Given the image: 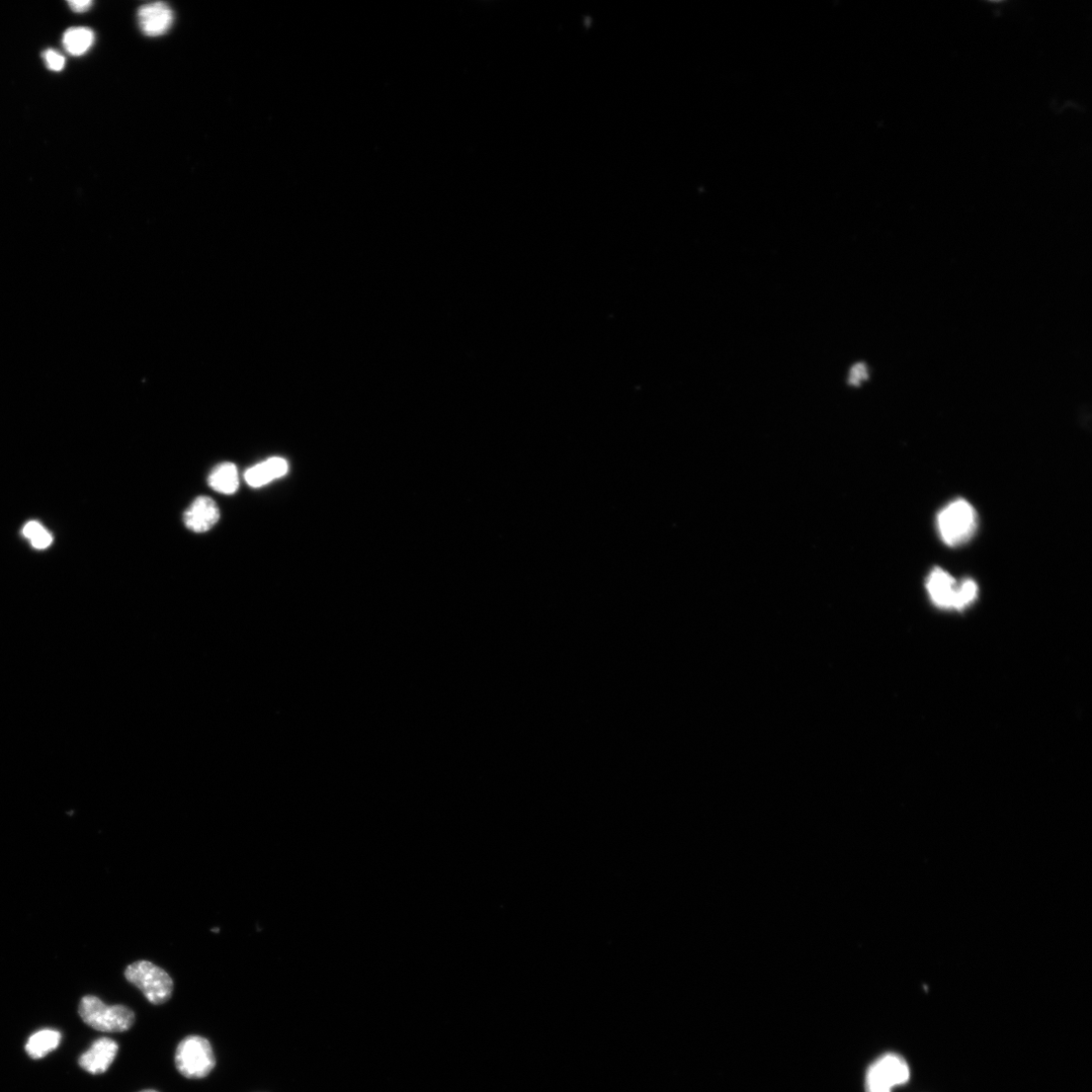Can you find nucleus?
<instances>
[{
    "label": "nucleus",
    "instance_id": "8",
    "mask_svg": "<svg viewBox=\"0 0 1092 1092\" xmlns=\"http://www.w3.org/2000/svg\"><path fill=\"white\" fill-rule=\"evenodd\" d=\"M219 520L220 511L216 502L205 496L197 498L184 516L186 527L197 534L209 532Z\"/></svg>",
    "mask_w": 1092,
    "mask_h": 1092
},
{
    "label": "nucleus",
    "instance_id": "1",
    "mask_svg": "<svg viewBox=\"0 0 1092 1092\" xmlns=\"http://www.w3.org/2000/svg\"><path fill=\"white\" fill-rule=\"evenodd\" d=\"M79 1015L91 1028L105 1033H123L132 1028L136 1017L129 1007L121 1004L108 1005L94 995L84 996L79 1005Z\"/></svg>",
    "mask_w": 1092,
    "mask_h": 1092
},
{
    "label": "nucleus",
    "instance_id": "7",
    "mask_svg": "<svg viewBox=\"0 0 1092 1092\" xmlns=\"http://www.w3.org/2000/svg\"><path fill=\"white\" fill-rule=\"evenodd\" d=\"M119 1051L118 1044L110 1038L97 1040L79 1059L82 1069L94 1074H103L113 1064Z\"/></svg>",
    "mask_w": 1092,
    "mask_h": 1092
},
{
    "label": "nucleus",
    "instance_id": "12",
    "mask_svg": "<svg viewBox=\"0 0 1092 1092\" xmlns=\"http://www.w3.org/2000/svg\"><path fill=\"white\" fill-rule=\"evenodd\" d=\"M210 487L223 494H233L238 490L239 477L235 465L224 463L216 467L209 477Z\"/></svg>",
    "mask_w": 1092,
    "mask_h": 1092
},
{
    "label": "nucleus",
    "instance_id": "2",
    "mask_svg": "<svg viewBox=\"0 0 1092 1092\" xmlns=\"http://www.w3.org/2000/svg\"><path fill=\"white\" fill-rule=\"evenodd\" d=\"M942 541L949 546H959L970 541L977 529V514L963 499L951 502L938 516Z\"/></svg>",
    "mask_w": 1092,
    "mask_h": 1092
},
{
    "label": "nucleus",
    "instance_id": "3",
    "mask_svg": "<svg viewBox=\"0 0 1092 1092\" xmlns=\"http://www.w3.org/2000/svg\"><path fill=\"white\" fill-rule=\"evenodd\" d=\"M125 977L153 1004H163L173 996V978L152 962L142 960L130 964L125 970Z\"/></svg>",
    "mask_w": 1092,
    "mask_h": 1092
},
{
    "label": "nucleus",
    "instance_id": "13",
    "mask_svg": "<svg viewBox=\"0 0 1092 1092\" xmlns=\"http://www.w3.org/2000/svg\"><path fill=\"white\" fill-rule=\"evenodd\" d=\"M61 1034L54 1030H43L30 1037L26 1051L33 1059H41L58 1048Z\"/></svg>",
    "mask_w": 1092,
    "mask_h": 1092
},
{
    "label": "nucleus",
    "instance_id": "11",
    "mask_svg": "<svg viewBox=\"0 0 1092 1092\" xmlns=\"http://www.w3.org/2000/svg\"><path fill=\"white\" fill-rule=\"evenodd\" d=\"M95 34L89 28L76 27L67 30L63 36V46L72 56L86 54L95 43Z\"/></svg>",
    "mask_w": 1092,
    "mask_h": 1092
},
{
    "label": "nucleus",
    "instance_id": "19",
    "mask_svg": "<svg viewBox=\"0 0 1092 1092\" xmlns=\"http://www.w3.org/2000/svg\"><path fill=\"white\" fill-rule=\"evenodd\" d=\"M140 1092H157V1091L148 1089V1090H143V1091H140Z\"/></svg>",
    "mask_w": 1092,
    "mask_h": 1092
},
{
    "label": "nucleus",
    "instance_id": "20",
    "mask_svg": "<svg viewBox=\"0 0 1092 1092\" xmlns=\"http://www.w3.org/2000/svg\"><path fill=\"white\" fill-rule=\"evenodd\" d=\"M212 932L218 933V932H220V930L219 929H214V930H212Z\"/></svg>",
    "mask_w": 1092,
    "mask_h": 1092
},
{
    "label": "nucleus",
    "instance_id": "14",
    "mask_svg": "<svg viewBox=\"0 0 1092 1092\" xmlns=\"http://www.w3.org/2000/svg\"><path fill=\"white\" fill-rule=\"evenodd\" d=\"M43 58L47 67L54 72L62 71L65 67L66 60L58 51L48 49L43 53Z\"/></svg>",
    "mask_w": 1092,
    "mask_h": 1092
},
{
    "label": "nucleus",
    "instance_id": "9",
    "mask_svg": "<svg viewBox=\"0 0 1092 1092\" xmlns=\"http://www.w3.org/2000/svg\"><path fill=\"white\" fill-rule=\"evenodd\" d=\"M138 20L145 35L158 37L171 29L174 22V13L166 4L154 3L140 8Z\"/></svg>",
    "mask_w": 1092,
    "mask_h": 1092
},
{
    "label": "nucleus",
    "instance_id": "4",
    "mask_svg": "<svg viewBox=\"0 0 1092 1092\" xmlns=\"http://www.w3.org/2000/svg\"><path fill=\"white\" fill-rule=\"evenodd\" d=\"M176 1064L180 1073L187 1078L208 1076L216 1066L211 1043L200 1036L187 1037L177 1049Z\"/></svg>",
    "mask_w": 1092,
    "mask_h": 1092
},
{
    "label": "nucleus",
    "instance_id": "17",
    "mask_svg": "<svg viewBox=\"0 0 1092 1092\" xmlns=\"http://www.w3.org/2000/svg\"><path fill=\"white\" fill-rule=\"evenodd\" d=\"M68 5L74 13L82 14L91 10L93 2L92 0H71Z\"/></svg>",
    "mask_w": 1092,
    "mask_h": 1092
},
{
    "label": "nucleus",
    "instance_id": "6",
    "mask_svg": "<svg viewBox=\"0 0 1092 1092\" xmlns=\"http://www.w3.org/2000/svg\"><path fill=\"white\" fill-rule=\"evenodd\" d=\"M927 590L933 603L943 609L958 610L960 582L940 567H936L927 579Z\"/></svg>",
    "mask_w": 1092,
    "mask_h": 1092
},
{
    "label": "nucleus",
    "instance_id": "15",
    "mask_svg": "<svg viewBox=\"0 0 1092 1092\" xmlns=\"http://www.w3.org/2000/svg\"><path fill=\"white\" fill-rule=\"evenodd\" d=\"M867 378H868L867 367L863 364H859V365H856L852 368L851 373H850V377H849V383L852 386H859L862 382L866 381Z\"/></svg>",
    "mask_w": 1092,
    "mask_h": 1092
},
{
    "label": "nucleus",
    "instance_id": "16",
    "mask_svg": "<svg viewBox=\"0 0 1092 1092\" xmlns=\"http://www.w3.org/2000/svg\"><path fill=\"white\" fill-rule=\"evenodd\" d=\"M52 542L53 538L46 530H44L37 537L31 540L33 546L38 549L47 548L52 544Z\"/></svg>",
    "mask_w": 1092,
    "mask_h": 1092
},
{
    "label": "nucleus",
    "instance_id": "5",
    "mask_svg": "<svg viewBox=\"0 0 1092 1092\" xmlns=\"http://www.w3.org/2000/svg\"><path fill=\"white\" fill-rule=\"evenodd\" d=\"M910 1078L906 1061L896 1054H886L869 1068L866 1076L867 1092H892Z\"/></svg>",
    "mask_w": 1092,
    "mask_h": 1092
},
{
    "label": "nucleus",
    "instance_id": "10",
    "mask_svg": "<svg viewBox=\"0 0 1092 1092\" xmlns=\"http://www.w3.org/2000/svg\"><path fill=\"white\" fill-rule=\"evenodd\" d=\"M289 466L280 458L270 459L245 473V481L254 488L263 487L287 474Z\"/></svg>",
    "mask_w": 1092,
    "mask_h": 1092
},
{
    "label": "nucleus",
    "instance_id": "18",
    "mask_svg": "<svg viewBox=\"0 0 1092 1092\" xmlns=\"http://www.w3.org/2000/svg\"><path fill=\"white\" fill-rule=\"evenodd\" d=\"M44 530H45V529H44V528H43V527H42V526H41V525H40L39 523H37V522H31V523H29V524H28V525H27V526L25 527V529H24V532H23V533H24V536H25L26 538H28V539H30V540H33V539H34L35 537H37V536H38V535H39L40 533H42V532H43Z\"/></svg>",
    "mask_w": 1092,
    "mask_h": 1092
}]
</instances>
